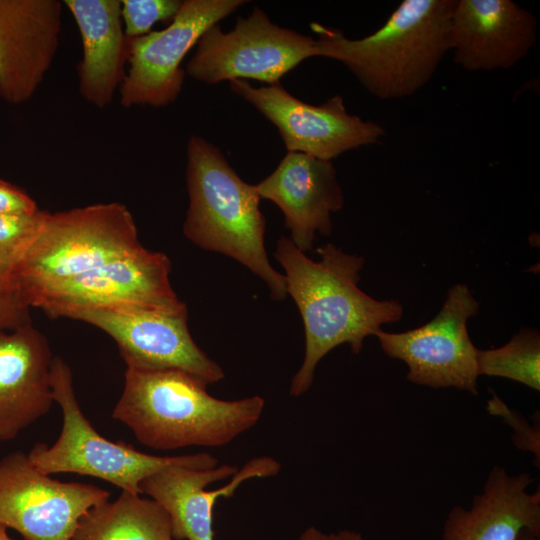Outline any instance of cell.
<instances>
[{"label":"cell","instance_id":"obj_1","mask_svg":"<svg viewBox=\"0 0 540 540\" xmlns=\"http://www.w3.org/2000/svg\"><path fill=\"white\" fill-rule=\"evenodd\" d=\"M317 252L320 260L314 261L291 239L281 237L274 253L305 330L304 360L290 386L294 397L311 387L318 363L332 349L347 343L353 353H359L367 336H375L382 325L400 320L403 314L398 300H377L358 287L364 266L361 256L331 243Z\"/></svg>","mask_w":540,"mask_h":540},{"label":"cell","instance_id":"obj_28","mask_svg":"<svg viewBox=\"0 0 540 540\" xmlns=\"http://www.w3.org/2000/svg\"><path fill=\"white\" fill-rule=\"evenodd\" d=\"M298 540H364L362 535L354 530L344 529L338 532L324 533L314 526L303 531Z\"/></svg>","mask_w":540,"mask_h":540},{"label":"cell","instance_id":"obj_2","mask_svg":"<svg viewBox=\"0 0 540 540\" xmlns=\"http://www.w3.org/2000/svg\"><path fill=\"white\" fill-rule=\"evenodd\" d=\"M207 385L180 369L127 367L112 417L128 426L139 443L162 451L221 447L260 420L263 397L221 400L208 393Z\"/></svg>","mask_w":540,"mask_h":540},{"label":"cell","instance_id":"obj_24","mask_svg":"<svg viewBox=\"0 0 540 540\" xmlns=\"http://www.w3.org/2000/svg\"><path fill=\"white\" fill-rule=\"evenodd\" d=\"M181 5L179 0H122L121 17L126 37L148 34L155 23L172 20Z\"/></svg>","mask_w":540,"mask_h":540},{"label":"cell","instance_id":"obj_3","mask_svg":"<svg viewBox=\"0 0 540 540\" xmlns=\"http://www.w3.org/2000/svg\"><path fill=\"white\" fill-rule=\"evenodd\" d=\"M455 0H404L385 24L361 39L312 24L319 56L342 63L373 96L399 99L426 85L449 52Z\"/></svg>","mask_w":540,"mask_h":540},{"label":"cell","instance_id":"obj_15","mask_svg":"<svg viewBox=\"0 0 540 540\" xmlns=\"http://www.w3.org/2000/svg\"><path fill=\"white\" fill-rule=\"evenodd\" d=\"M537 42V20L511 0H455L449 52L463 69H509Z\"/></svg>","mask_w":540,"mask_h":540},{"label":"cell","instance_id":"obj_11","mask_svg":"<svg viewBox=\"0 0 540 540\" xmlns=\"http://www.w3.org/2000/svg\"><path fill=\"white\" fill-rule=\"evenodd\" d=\"M109 497L96 485L51 478L22 451L0 459V524L24 540H71L79 519Z\"/></svg>","mask_w":540,"mask_h":540},{"label":"cell","instance_id":"obj_16","mask_svg":"<svg viewBox=\"0 0 540 540\" xmlns=\"http://www.w3.org/2000/svg\"><path fill=\"white\" fill-rule=\"evenodd\" d=\"M59 0H0V98L28 101L56 56L62 25Z\"/></svg>","mask_w":540,"mask_h":540},{"label":"cell","instance_id":"obj_6","mask_svg":"<svg viewBox=\"0 0 540 540\" xmlns=\"http://www.w3.org/2000/svg\"><path fill=\"white\" fill-rule=\"evenodd\" d=\"M50 383L54 402L63 414L59 437L52 446L37 443L28 456L41 472L92 476L141 495L140 483L151 474L173 465L209 469L218 460L208 452L181 456H155L136 450L122 441L102 437L84 416L76 398L70 366L53 357Z\"/></svg>","mask_w":540,"mask_h":540},{"label":"cell","instance_id":"obj_23","mask_svg":"<svg viewBox=\"0 0 540 540\" xmlns=\"http://www.w3.org/2000/svg\"><path fill=\"white\" fill-rule=\"evenodd\" d=\"M48 212L0 214V279L10 284L18 264L42 228Z\"/></svg>","mask_w":540,"mask_h":540},{"label":"cell","instance_id":"obj_19","mask_svg":"<svg viewBox=\"0 0 540 540\" xmlns=\"http://www.w3.org/2000/svg\"><path fill=\"white\" fill-rule=\"evenodd\" d=\"M529 473L509 475L495 466L470 508L453 507L442 540H515L521 529L540 532V490L529 492Z\"/></svg>","mask_w":540,"mask_h":540},{"label":"cell","instance_id":"obj_21","mask_svg":"<svg viewBox=\"0 0 540 540\" xmlns=\"http://www.w3.org/2000/svg\"><path fill=\"white\" fill-rule=\"evenodd\" d=\"M71 540H173L170 518L155 500L122 491L113 502L91 507Z\"/></svg>","mask_w":540,"mask_h":540},{"label":"cell","instance_id":"obj_26","mask_svg":"<svg viewBox=\"0 0 540 540\" xmlns=\"http://www.w3.org/2000/svg\"><path fill=\"white\" fill-rule=\"evenodd\" d=\"M30 323V307L12 284L0 279V331L14 330Z\"/></svg>","mask_w":540,"mask_h":540},{"label":"cell","instance_id":"obj_12","mask_svg":"<svg viewBox=\"0 0 540 540\" xmlns=\"http://www.w3.org/2000/svg\"><path fill=\"white\" fill-rule=\"evenodd\" d=\"M66 318L91 324L117 344L127 367L138 369H180L207 384L225 376L219 364L195 343L188 329L186 305L177 309L136 307L85 309Z\"/></svg>","mask_w":540,"mask_h":540},{"label":"cell","instance_id":"obj_7","mask_svg":"<svg viewBox=\"0 0 540 540\" xmlns=\"http://www.w3.org/2000/svg\"><path fill=\"white\" fill-rule=\"evenodd\" d=\"M315 56H319L316 39L274 24L255 7L248 17H238L229 32L218 24L208 28L198 40L186 72L207 84L254 79L273 85Z\"/></svg>","mask_w":540,"mask_h":540},{"label":"cell","instance_id":"obj_29","mask_svg":"<svg viewBox=\"0 0 540 540\" xmlns=\"http://www.w3.org/2000/svg\"><path fill=\"white\" fill-rule=\"evenodd\" d=\"M515 540H540V532L523 528L517 535Z\"/></svg>","mask_w":540,"mask_h":540},{"label":"cell","instance_id":"obj_17","mask_svg":"<svg viewBox=\"0 0 540 540\" xmlns=\"http://www.w3.org/2000/svg\"><path fill=\"white\" fill-rule=\"evenodd\" d=\"M255 188L260 198L280 208L291 241L302 252L313 247L317 232L331 233V214L344 204L333 163L298 152H287Z\"/></svg>","mask_w":540,"mask_h":540},{"label":"cell","instance_id":"obj_30","mask_svg":"<svg viewBox=\"0 0 540 540\" xmlns=\"http://www.w3.org/2000/svg\"><path fill=\"white\" fill-rule=\"evenodd\" d=\"M0 540H13L7 533V527L0 524Z\"/></svg>","mask_w":540,"mask_h":540},{"label":"cell","instance_id":"obj_25","mask_svg":"<svg viewBox=\"0 0 540 540\" xmlns=\"http://www.w3.org/2000/svg\"><path fill=\"white\" fill-rule=\"evenodd\" d=\"M487 410L493 415L502 417L514 430L512 440L517 448L530 451L535 457V464L540 463V429L539 418L533 426L515 410L509 408L494 392L487 401Z\"/></svg>","mask_w":540,"mask_h":540},{"label":"cell","instance_id":"obj_13","mask_svg":"<svg viewBox=\"0 0 540 540\" xmlns=\"http://www.w3.org/2000/svg\"><path fill=\"white\" fill-rule=\"evenodd\" d=\"M230 88L276 126L288 152L331 161L346 151L375 144L385 135L378 123L348 113L339 95L312 105L291 95L280 82L253 87L237 79L230 81Z\"/></svg>","mask_w":540,"mask_h":540},{"label":"cell","instance_id":"obj_22","mask_svg":"<svg viewBox=\"0 0 540 540\" xmlns=\"http://www.w3.org/2000/svg\"><path fill=\"white\" fill-rule=\"evenodd\" d=\"M478 376H496L540 390V335L522 328L504 346L477 350Z\"/></svg>","mask_w":540,"mask_h":540},{"label":"cell","instance_id":"obj_8","mask_svg":"<svg viewBox=\"0 0 540 540\" xmlns=\"http://www.w3.org/2000/svg\"><path fill=\"white\" fill-rule=\"evenodd\" d=\"M478 310L479 303L467 285L456 284L428 323L401 333L379 330L375 336L386 355L406 363L412 383L477 394L478 349L469 337L467 321Z\"/></svg>","mask_w":540,"mask_h":540},{"label":"cell","instance_id":"obj_10","mask_svg":"<svg viewBox=\"0 0 540 540\" xmlns=\"http://www.w3.org/2000/svg\"><path fill=\"white\" fill-rule=\"evenodd\" d=\"M170 271L171 261L166 254L141 246L44 290L30 306L41 309L50 318H66L85 309H177L185 303L172 289Z\"/></svg>","mask_w":540,"mask_h":540},{"label":"cell","instance_id":"obj_5","mask_svg":"<svg viewBox=\"0 0 540 540\" xmlns=\"http://www.w3.org/2000/svg\"><path fill=\"white\" fill-rule=\"evenodd\" d=\"M141 246L134 218L122 203L48 212L11 283L31 308L32 300L44 290Z\"/></svg>","mask_w":540,"mask_h":540},{"label":"cell","instance_id":"obj_27","mask_svg":"<svg viewBox=\"0 0 540 540\" xmlns=\"http://www.w3.org/2000/svg\"><path fill=\"white\" fill-rule=\"evenodd\" d=\"M39 210L37 203L24 190L0 180L1 215H32Z\"/></svg>","mask_w":540,"mask_h":540},{"label":"cell","instance_id":"obj_20","mask_svg":"<svg viewBox=\"0 0 540 540\" xmlns=\"http://www.w3.org/2000/svg\"><path fill=\"white\" fill-rule=\"evenodd\" d=\"M82 41L78 65L79 92L91 105L103 109L113 100L125 76L128 37L124 33L120 0H65Z\"/></svg>","mask_w":540,"mask_h":540},{"label":"cell","instance_id":"obj_18","mask_svg":"<svg viewBox=\"0 0 540 540\" xmlns=\"http://www.w3.org/2000/svg\"><path fill=\"white\" fill-rule=\"evenodd\" d=\"M52 353L32 323L0 331V441L15 439L54 403Z\"/></svg>","mask_w":540,"mask_h":540},{"label":"cell","instance_id":"obj_9","mask_svg":"<svg viewBox=\"0 0 540 540\" xmlns=\"http://www.w3.org/2000/svg\"><path fill=\"white\" fill-rule=\"evenodd\" d=\"M246 2L185 0L166 28L128 38L129 68L119 88L120 104L158 108L174 102L183 87L186 54L208 28Z\"/></svg>","mask_w":540,"mask_h":540},{"label":"cell","instance_id":"obj_4","mask_svg":"<svg viewBox=\"0 0 540 540\" xmlns=\"http://www.w3.org/2000/svg\"><path fill=\"white\" fill-rule=\"evenodd\" d=\"M186 183L185 237L203 249L242 263L265 281L273 299L284 300L285 278L267 257L266 220L255 185L241 179L220 150L200 136L188 141Z\"/></svg>","mask_w":540,"mask_h":540},{"label":"cell","instance_id":"obj_14","mask_svg":"<svg viewBox=\"0 0 540 540\" xmlns=\"http://www.w3.org/2000/svg\"><path fill=\"white\" fill-rule=\"evenodd\" d=\"M280 469L269 456L255 457L240 469L229 464L209 469L173 465L146 477L139 487L168 513L173 540H214L216 501L231 497L243 482L275 476Z\"/></svg>","mask_w":540,"mask_h":540}]
</instances>
